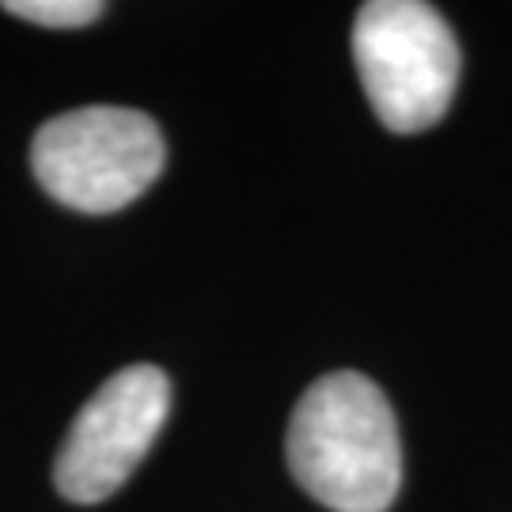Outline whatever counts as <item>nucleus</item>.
<instances>
[{
	"mask_svg": "<svg viewBox=\"0 0 512 512\" xmlns=\"http://www.w3.org/2000/svg\"><path fill=\"white\" fill-rule=\"evenodd\" d=\"M171 410V384L156 365L114 372L76 414L57 452L54 482L76 505H99L148 456Z\"/></svg>",
	"mask_w": 512,
	"mask_h": 512,
	"instance_id": "20e7f679",
	"label": "nucleus"
},
{
	"mask_svg": "<svg viewBox=\"0 0 512 512\" xmlns=\"http://www.w3.org/2000/svg\"><path fill=\"white\" fill-rule=\"evenodd\" d=\"M160 126L133 107H80L38 126L31 167L42 190L76 213H118L164 171Z\"/></svg>",
	"mask_w": 512,
	"mask_h": 512,
	"instance_id": "7ed1b4c3",
	"label": "nucleus"
},
{
	"mask_svg": "<svg viewBox=\"0 0 512 512\" xmlns=\"http://www.w3.org/2000/svg\"><path fill=\"white\" fill-rule=\"evenodd\" d=\"M4 12L38 27H88L107 12L99 0H4Z\"/></svg>",
	"mask_w": 512,
	"mask_h": 512,
	"instance_id": "39448f33",
	"label": "nucleus"
},
{
	"mask_svg": "<svg viewBox=\"0 0 512 512\" xmlns=\"http://www.w3.org/2000/svg\"><path fill=\"white\" fill-rule=\"evenodd\" d=\"M353 61L376 118L391 133H421L452 107L459 42L433 4L368 0L353 19Z\"/></svg>",
	"mask_w": 512,
	"mask_h": 512,
	"instance_id": "f03ea898",
	"label": "nucleus"
},
{
	"mask_svg": "<svg viewBox=\"0 0 512 512\" xmlns=\"http://www.w3.org/2000/svg\"><path fill=\"white\" fill-rule=\"evenodd\" d=\"M289 467L334 512H387L403 486V444L387 395L361 372H327L289 421Z\"/></svg>",
	"mask_w": 512,
	"mask_h": 512,
	"instance_id": "f257e3e1",
	"label": "nucleus"
}]
</instances>
